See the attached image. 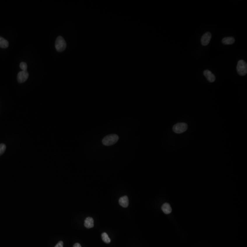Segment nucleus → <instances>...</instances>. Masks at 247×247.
<instances>
[{
  "instance_id": "1",
  "label": "nucleus",
  "mask_w": 247,
  "mask_h": 247,
  "mask_svg": "<svg viewBox=\"0 0 247 247\" xmlns=\"http://www.w3.org/2000/svg\"><path fill=\"white\" fill-rule=\"evenodd\" d=\"M119 139V136L116 134H111L106 136L103 139L102 143L104 146H110L115 144Z\"/></svg>"
},
{
  "instance_id": "6",
  "label": "nucleus",
  "mask_w": 247,
  "mask_h": 247,
  "mask_svg": "<svg viewBox=\"0 0 247 247\" xmlns=\"http://www.w3.org/2000/svg\"><path fill=\"white\" fill-rule=\"evenodd\" d=\"M211 38V34L210 32H207L204 34L201 38V42L203 46H206L209 44Z\"/></svg>"
},
{
  "instance_id": "10",
  "label": "nucleus",
  "mask_w": 247,
  "mask_h": 247,
  "mask_svg": "<svg viewBox=\"0 0 247 247\" xmlns=\"http://www.w3.org/2000/svg\"><path fill=\"white\" fill-rule=\"evenodd\" d=\"M162 210L165 214H169L172 212V208H171V206L169 204V203H166L164 204L162 206Z\"/></svg>"
},
{
  "instance_id": "5",
  "label": "nucleus",
  "mask_w": 247,
  "mask_h": 247,
  "mask_svg": "<svg viewBox=\"0 0 247 247\" xmlns=\"http://www.w3.org/2000/svg\"><path fill=\"white\" fill-rule=\"evenodd\" d=\"M29 76V74L28 71H20L17 76V81L18 83H24L27 81V80L28 79Z\"/></svg>"
},
{
  "instance_id": "12",
  "label": "nucleus",
  "mask_w": 247,
  "mask_h": 247,
  "mask_svg": "<svg viewBox=\"0 0 247 247\" xmlns=\"http://www.w3.org/2000/svg\"><path fill=\"white\" fill-rule=\"evenodd\" d=\"M8 46L9 42L8 41L0 36V47L6 49L8 48Z\"/></svg>"
},
{
  "instance_id": "4",
  "label": "nucleus",
  "mask_w": 247,
  "mask_h": 247,
  "mask_svg": "<svg viewBox=\"0 0 247 247\" xmlns=\"http://www.w3.org/2000/svg\"><path fill=\"white\" fill-rule=\"evenodd\" d=\"M188 128V125L185 123H178L173 126V130L175 133L181 134L185 132Z\"/></svg>"
},
{
  "instance_id": "17",
  "label": "nucleus",
  "mask_w": 247,
  "mask_h": 247,
  "mask_svg": "<svg viewBox=\"0 0 247 247\" xmlns=\"http://www.w3.org/2000/svg\"><path fill=\"white\" fill-rule=\"evenodd\" d=\"M73 247H82L81 244H79V243H76L74 245H73Z\"/></svg>"
},
{
  "instance_id": "9",
  "label": "nucleus",
  "mask_w": 247,
  "mask_h": 247,
  "mask_svg": "<svg viewBox=\"0 0 247 247\" xmlns=\"http://www.w3.org/2000/svg\"><path fill=\"white\" fill-rule=\"evenodd\" d=\"M84 226L87 228L93 227L94 226V221H93V218L91 217L86 218L84 221Z\"/></svg>"
},
{
  "instance_id": "11",
  "label": "nucleus",
  "mask_w": 247,
  "mask_h": 247,
  "mask_svg": "<svg viewBox=\"0 0 247 247\" xmlns=\"http://www.w3.org/2000/svg\"><path fill=\"white\" fill-rule=\"evenodd\" d=\"M235 42L234 38L232 37H228L223 38L222 42L225 45H232Z\"/></svg>"
},
{
  "instance_id": "2",
  "label": "nucleus",
  "mask_w": 247,
  "mask_h": 247,
  "mask_svg": "<svg viewBox=\"0 0 247 247\" xmlns=\"http://www.w3.org/2000/svg\"><path fill=\"white\" fill-rule=\"evenodd\" d=\"M66 47V41L63 38L59 36L56 38L55 43V47L56 50L58 52H62L65 50Z\"/></svg>"
},
{
  "instance_id": "15",
  "label": "nucleus",
  "mask_w": 247,
  "mask_h": 247,
  "mask_svg": "<svg viewBox=\"0 0 247 247\" xmlns=\"http://www.w3.org/2000/svg\"><path fill=\"white\" fill-rule=\"evenodd\" d=\"M20 67L21 69L23 71H27V68H28V66H27V64L26 63L22 62L20 64Z\"/></svg>"
},
{
  "instance_id": "14",
  "label": "nucleus",
  "mask_w": 247,
  "mask_h": 247,
  "mask_svg": "<svg viewBox=\"0 0 247 247\" xmlns=\"http://www.w3.org/2000/svg\"><path fill=\"white\" fill-rule=\"evenodd\" d=\"M6 149V146L3 143L1 144H0V156H1L4 153Z\"/></svg>"
},
{
  "instance_id": "3",
  "label": "nucleus",
  "mask_w": 247,
  "mask_h": 247,
  "mask_svg": "<svg viewBox=\"0 0 247 247\" xmlns=\"http://www.w3.org/2000/svg\"><path fill=\"white\" fill-rule=\"evenodd\" d=\"M236 68L237 72L240 75L244 76L247 74V64L244 60H240L238 62Z\"/></svg>"
},
{
  "instance_id": "8",
  "label": "nucleus",
  "mask_w": 247,
  "mask_h": 247,
  "mask_svg": "<svg viewBox=\"0 0 247 247\" xmlns=\"http://www.w3.org/2000/svg\"><path fill=\"white\" fill-rule=\"evenodd\" d=\"M119 202L120 205L124 208H126L128 206L129 202L128 198L127 196H124L120 198Z\"/></svg>"
},
{
  "instance_id": "13",
  "label": "nucleus",
  "mask_w": 247,
  "mask_h": 247,
  "mask_svg": "<svg viewBox=\"0 0 247 247\" xmlns=\"http://www.w3.org/2000/svg\"><path fill=\"white\" fill-rule=\"evenodd\" d=\"M101 237H102V240L104 243H106V244H109V243H111V239H109L108 235L106 232H104V233H102Z\"/></svg>"
},
{
  "instance_id": "7",
  "label": "nucleus",
  "mask_w": 247,
  "mask_h": 247,
  "mask_svg": "<svg viewBox=\"0 0 247 247\" xmlns=\"http://www.w3.org/2000/svg\"><path fill=\"white\" fill-rule=\"evenodd\" d=\"M203 73L204 75L205 76V77L208 80L209 82H211V83H213L215 81V76L209 70H205V71H204Z\"/></svg>"
},
{
  "instance_id": "16",
  "label": "nucleus",
  "mask_w": 247,
  "mask_h": 247,
  "mask_svg": "<svg viewBox=\"0 0 247 247\" xmlns=\"http://www.w3.org/2000/svg\"><path fill=\"white\" fill-rule=\"evenodd\" d=\"M63 244H64L62 241H59L55 247H63Z\"/></svg>"
}]
</instances>
